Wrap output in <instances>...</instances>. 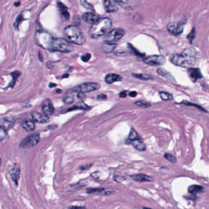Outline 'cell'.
Wrapping results in <instances>:
<instances>
[{"instance_id": "1", "label": "cell", "mask_w": 209, "mask_h": 209, "mask_svg": "<svg viewBox=\"0 0 209 209\" xmlns=\"http://www.w3.org/2000/svg\"><path fill=\"white\" fill-rule=\"evenodd\" d=\"M197 58V53L195 48L192 47L185 49L181 54L172 55L170 58V61L175 66L184 67L191 68L196 63Z\"/></svg>"}, {"instance_id": "2", "label": "cell", "mask_w": 209, "mask_h": 209, "mask_svg": "<svg viewBox=\"0 0 209 209\" xmlns=\"http://www.w3.org/2000/svg\"><path fill=\"white\" fill-rule=\"evenodd\" d=\"M112 27V22L109 18H99L92 25L89 29V35L93 39H96L106 35Z\"/></svg>"}, {"instance_id": "3", "label": "cell", "mask_w": 209, "mask_h": 209, "mask_svg": "<svg viewBox=\"0 0 209 209\" xmlns=\"http://www.w3.org/2000/svg\"><path fill=\"white\" fill-rule=\"evenodd\" d=\"M66 40L72 44L81 45L86 42V38L82 31L76 26H69L64 31Z\"/></svg>"}, {"instance_id": "4", "label": "cell", "mask_w": 209, "mask_h": 209, "mask_svg": "<svg viewBox=\"0 0 209 209\" xmlns=\"http://www.w3.org/2000/svg\"><path fill=\"white\" fill-rule=\"evenodd\" d=\"M49 50L63 53H68L74 50V47L66 39L53 38Z\"/></svg>"}, {"instance_id": "5", "label": "cell", "mask_w": 209, "mask_h": 209, "mask_svg": "<svg viewBox=\"0 0 209 209\" xmlns=\"http://www.w3.org/2000/svg\"><path fill=\"white\" fill-rule=\"evenodd\" d=\"M124 35V30L122 28H116L109 31L104 38V42L114 43L122 39Z\"/></svg>"}, {"instance_id": "6", "label": "cell", "mask_w": 209, "mask_h": 209, "mask_svg": "<svg viewBox=\"0 0 209 209\" xmlns=\"http://www.w3.org/2000/svg\"><path fill=\"white\" fill-rule=\"evenodd\" d=\"M40 139V135L37 133L29 135L21 141L20 147L22 148H31L37 145Z\"/></svg>"}, {"instance_id": "7", "label": "cell", "mask_w": 209, "mask_h": 209, "mask_svg": "<svg viewBox=\"0 0 209 209\" xmlns=\"http://www.w3.org/2000/svg\"><path fill=\"white\" fill-rule=\"evenodd\" d=\"M101 85L96 83H85L74 88L73 89V91L86 93L96 91L99 89Z\"/></svg>"}, {"instance_id": "8", "label": "cell", "mask_w": 209, "mask_h": 209, "mask_svg": "<svg viewBox=\"0 0 209 209\" xmlns=\"http://www.w3.org/2000/svg\"><path fill=\"white\" fill-rule=\"evenodd\" d=\"M185 24L180 21H175L169 23L167 26L168 32L174 36L180 35L184 29Z\"/></svg>"}, {"instance_id": "9", "label": "cell", "mask_w": 209, "mask_h": 209, "mask_svg": "<svg viewBox=\"0 0 209 209\" xmlns=\"http://www.w3.org/2000/svg\"><path fill=\"white\" fill-rule=\"evenodd\" d=\"M144 62L149 66H162L165 64L166 58L162 55H152L146 58Z\"/></svg>"}, {"instance_id": "10", "label": "cell", "mask_w": 209, "mask_h": 209, "mask_svg": "<svg viewBox=\"0 0 209 209\" xmlns=\"http://www.w3.org/2000/svg\"><path fill=\"white\" fill-rule=\"evenodd\" d=\"M122 8L132 10L137 7L140 4V0H112Z\"/></svg>"}, {"instance_id": "11", "label": "cell", "mask_w": 209, "mask_h": 209, "mask_svg": "<svg viewBox=\"0 0 209 209\" xmlns=\"http://www.w3.org/2000/svg\"><path fill=\"white\" fill-rule=\"evenodd\" d=\"M86 193L93 195L109 196L111 195L114 192L110 189H106L104 188H89L86 189Z\"/></svg>"}, {"instance_id": "12", "label": "cell", "mask_w": 209, "mask_h": 209, "mask_svg": "<svg viewBox=\"0 0 209 209\" xmlns=\"http://www.w3.org/2000/svg\"><path fill=\"white\" fill-rule=\"evenodd\" d=\"M188 75L191 80L193 82H196L198 80L203 77V75L200 69L191 67L188 70Z\"/></svg>"}, {"instance_id": "13", "label": "cell", "mask_w": 209, "mask_h": 209, "mask_svg": "<svg viewBox=\"0 0 209 209\" xmlns=\"http://www.w3.org/2000/svg\"><path fill=\"white\" fill-rule=\"evenodd\" d=\"M32 117L34 122L38 124H46L50 121L48 116L45 114H42L37 112H34L32 114Z\"/></svg>"}, {"instance_id": "14", "label": "cell", "mask_w": 209, "mask_h": 209, "mask_svg": "<svg viewBox=\"0 0 209 209\" xmlns=\"http://www.w3.org/2000/svg\"><path fill=\"white\" fill-rule=\"evenodd\" d=\"M11 179L16 185H18V181L20 175V168L18 165H14L9 171Z\"/></svg>"}, {"instance_id": "15", "label": "cell", "mask_w": 209, "mask_h": 209, "mask_svg": "<svg viewBox=\"0 0 209 209\" xmlns=\"http://www.w3.org/2000/svg\"><path fill=\"white\" fill-rule=\"evenodd\" d=\"M42 109L45 114L47 116L52 115L55 111V108L52 102L49 100H45L42 105Z\"/></svg>"}, {"instance_id": "16", "label": "cell", "mask_w": 209, "mask_h": 209, "mask_svg": "<svg viewBox=\"0 0 209 209\" xmlns=\"http://www.w3.org/2000/svg\"><path fill=\"white\" fill-rule=\"evenodd\" d=\"M82 18L86 23L93 25L99 19V16L92 12H86L83 15Z\"/></svg>"}, {"instance_id": "17", "label": "cell", "mask_w": 209, "mask_h": 209, "mask_svg": "<svg viewBox=\"0 0 209 209\" xmlns=\"http://www.w3.org/2000/svg\"><path fill=\"white\" fill-rule=\"evenodd\" d=\"M122 79L123 77L120 75H117L116 74H109L105 77L104 81L108 84H112L114 82H121Z\"/></svg>"}, {"instance_id": "18", "label": "cell", "mask_w": 209, "mask_h": 209, "mask_svg": "<svg viewBox=\"0 0 209 209\" xmlns=\"http://www.w3.org/2000/svg\"><path fill=\"white\" fill-rule=\"evenodd\" d=\"M129 142L138 150L139 151H144L146 149V146L143 141L139 138L136 139L133 141H129Z\"/></svg>"}, {"instance_id": "19", "label": "cell", "mask_w": 209, "mask_h": 209, "mask_svg": "<svg viewBox=\"0 0 209 209\" xmlns=\"http://www.w3.org/2000/svg\"><path fill=\"white\" fill-rule=\"evenodd\" d=\"M131 178L139 182H152L153 180V179L152 177L149 176L146 174H135L131 176Z\"/></svg>"}, {"instance_id": "20", "label": "cell", "mask_w": 209, "mask_h": 209, "mask_svg": "<svg viewBox=\"0 0 209 209\" xmlns=\"http://www.w3.org/2000/svg\"><path fill=\"white\" fill-rule=\"evenodd\" d=\"M21 126L24 130H25L26 131H27L28 132L32 131L36 127L35 122H34V120L33 121L32 120L23 121L21 123Z\"/></svg>"}, {"instance_id": "21", "label": "cell", "mask_w": 209, "mask_h": 209, "mask_svg": "<svg viewBox=\"0 0 209 209\" xmlns=\"http://www.w3.org/2000/svg\"><path fill=\"white\" fill-rule=\"evenodd\" d=\"M104 4L105 10L108 13L114 12L117 10V6L112 2L111 0H104Z\"/></svg>"}, {"instance_id": "22", "label": "cell", "mask_w": 209, "mask_h": 209, "mask_svg": "<svg viewBox=\"0 0 209 209\" xmlns=\"http://www.w3.org/2000/svg\"><path fill=\"white\" fill-rule=\"evenodd\" d=\"M116 47V44L114 43H110L104 42L102 45V49L104 53H111Z\"/></svg>"}, {"instance_id": "23", "label": "cell", "mask_w": 209, "mask_h": 209, "mask_svg": "<svg viewBox=\"0 0 209 209\" xmlns=\"http://www.w3.org/2000/svg\"><path fill=\"white\" fill-rule=\"evenodd\" d=\"M204 188L201 186V185H191L188 187V192L191 194L193 195H196L197 193H202L204 192Z\"/></svg>"}, {"instance_id": "24", "label": "cell", "mask_w": 209, "mask_h": 209, "mask_svg": "<svg viewBox=\"0 0 209 209\" xmlns=\"http://www.w3.org/2000/svg\"><path fill=\"white\" fill-rule=\"evenodd\" d=\"M0 125L5 130H7L13 125V122L8 119H2L0 120Z\"/></svg>"}, {"instance_id": "25", "label": "cell", "mask_w": 209, "mask_h": 209, "mask_svg": "<svg viewBox=\"0 0 209 209\" xmlns=\"http://www.w3.org/2000/svg\"><path fill=\"white\" fill-rule=\"evenodd\" d=\"M58 6L59 8L60 12H61V14L66 18V19H69L70 17V15L69 12L67 10V7H66V6L64 5V4L61 2H58Z\"/></svg>"}, {"instance_id": "26", "label": "cell", "mask_w": 209, "mask_h": 209, "mask_svg": "<svg viewBox=\"0 0 209 209\" xmlns=\"http://www.w3.org/2000/svg\"><path fill=\"white\" fill-rule=\"evenodd\" d=\"M160 98L165 101H171L173 99V96L171 94H169L166 92H161L160 93Z\"/></svg>"}, {"instance_id": "27", "label": "cell", "mask_w": 209, "mask_h": 209, "mask_svg": "<svg viewBox=\"0 0 209 209\" xmlns=\"http://www.w3.org/2000/svg\"><path fill=\"white\" fill-rule=\"evenodd\" d=\"M157 73L160 75H161L162 77H165L166 78H168L169 80L173 78V77L171 76V75L169 72H168L166 70H165V69H163L162 68H160V69H157Z\"/></svg>"}, {"instance_id": "28", "label": "cell", "mask_w": 209, "mask_h": 209, "mask_svg": "<svg viewBox=\"0 0 209 209\" xmlns=\"http://www.w3.org/2000/svg\"><path fill=\"white\" fill-rule=\"evenodd\" d=\"M133 76L138 79L141 80H152L153 79V77H151L149 75L147 74H133Z\"/></svg>"}, {"instance_id": "29", "label": "cell", "mask_w": 209, "mask_h": 209, "mask_svg": "<svg viewBox=\"0 0 209 209\" xmlns=\"http://www.w3.org/2000/svg\"><path fill=\"white\" fill-rule=\"evenodd\" d=\"M63 101L67 104H72L74 102V97L71 94H66L63 97Z\"/></svg>"}, {"instance_id": "30", "label": "cell", "mask_w": 209, "mask_h": 209, "mask_svg": "<svg viewBox=\"0 0 209 209\" xmlns=\"http://www.w3.org/2000/svg\"><path fill=\"white\" fill-rule=\"evenodd\" d=\"M138 138H139V136L138 135L137 132L134 129H131L130 130L128 139L129 140V141H133L136 139H138Z\"/></svg>"}, {"instance_id": "31", "label": "cell", "mask_w": 209, "mask_h": 209, "mask_svg": "<svg viewBox=\"0 0 209 209\" xmlns=\"http://www.w3.org/2000/svg\"><path fill=\"white\" fill-rule=\"evenodd\" d=\"M165 158L168 160L169 162H171V163H176V158L172 154H169V153H166L165 154Z\"/></svg>"}, {"instance_id": "32", "label": "cell", "mask_w": 209, "mask_h": 209, "mask_svg": "<svg viewBox=\"0 0 209 209\" xmlns=\"http://www.w3.org/2000/svg\"><path fill=\"white\" fill-rule=\"evenodd\" d=\"M20 73L19 72H18V71H15V72H13L12 74V77H13V79H12V82L10 83V86H14V85H15V81H16V80H17V78L20 76Z\"/></svg>"}, {"instance_id": "33", "label": "cell", "mask_w": 209, "mask_h": 209, "mask_svg": "<svg viewBox=\"0 0 209 209\" xmlns=\"http://www.w3.org/2000/svg\"><path fill=\"white\" fill-rule=\"evenodd\" d=\"M195 36H196V29H195V28H193L192 31L189 33V34L187 36V38L189 40L190 42L192 43V42L193 41V40L195 37Z\"/></svg>"}, {"instance_id": "34", "label": "cell", "mask_w": 209, "mask_h": 209, "mask_svg": "<svg viewBox=\"0 0 209 209\" xmlns=\"http://www.w3.org/2000/svg\"><path fill=\"white\" fill-rule=\"evenodd\" d=\"M135 104L141 108H147L150 106V104L147 102L144 101H140L136 102Z\"/></svg>"}, {"instance_id": "35", "label": "cell", "mask_w": 209, "mask_h": 209, "mask_svg": "<svg viewBox=\"0 0 209 209\" xmlns=\"http://www.w3.org/2000/svg\"><path fill=\"white\" fill-rule=\"evenodd\" d=\"M23 20V17L22 15H19V16L17 18V19H16V20H15L14 24H13V26H14V27H15L16 29H18V26H19V25H20V23L21 22V21H22Z\"/></svg>"}, {"instance_id": "36", "label": "cell", "mask_w": 209, "mask_h": 209, "mask_svg": "<svg viewBox=\"0 0 209 209\" xmlns=\"http://www.w3.org/2000/svg\"><path fill=\"white\" fill-rule=\"evenodd\" d=\"M6 130L0 125V140H2L6 136Z\"/></svg>"}, {"instance_id": "37", "label": "cell", "mask_w": 209, "mask_h": 209, "mask_svg": "<svg viewBox=\"0 0 209 209\" xmlns=\"http://www.w3.org/2000/svg\"><path fill=\"white\" fill-rule=\"evenodd\" d=\"M181 104H185V105H188V106H196V107H198L200 109H201V110H203L204 111H206L203 108H202L201 106H199V105H197L196 104H192L189 102H187V101H183L182 102H181Z\"/></svg>"}, {"instance_id": "38", "label": "cell", "mask_w": 209, "mask_h": 209, "mask_svg": "<svg viewBox=\"0 0 209 209\" xmlns=\"http://www.w3.org/2000/svg\"><path fill=\"white\" fill-rule=\"evenodd\" d=\"M91 57V54H89V53H86V55H83V56H82V60L83 62H88V61L90 59Z\"/></svg>"}, {"instance_id": "39", "label": "cell", "mask_w": 209, "mask_h": 209, "mask_svg": "<svg viewBox=\"0 0 209 209\" xmlns=\"http://www.w3.org/2000/svg\"><path fill=\"white\" fill-rule=\"evenodd\" d=\"M81 3H82V4L83 6H85L86 8H91V7H93V6L91 5H90L91 4L88 3L86 0H81Z\"/></svg>"}, {"instance_id": "40", "label": "cell", "mask_w": 209, "mask_h": 209, "mask_svg": "<svg viewBox=\"0 0 209 209\" xmlns=\"http://www.w3.org/2000/svg\"><path fill=\"white\" fill-rule=\"evenodd\" d=\"M114 180H115L116 182H122V181L124 180H125V178L123 177H122V176H115V177H114Z\"/></svg>"}, {"instance_id": "41", "label": "cell", "mask_w": 209, "mask_h": 209, "mask_svg": "<svg viewBox=\"0 0 209 209\" xmlns=\"http://www.w3.org/2000/svg\"><path fill=\"white\" fill-rule=\"evenodd\" d=\"M77 97L80 100H83L86 98V96L85 95V93H78Z\"/></svg>"}, {"instance_id": "42", "label": "cell", "mask_w": 209, "mask_h": 209, "mask_svg": "<svg viewBox=\"0 0 209 209\" xmlns=\"http://www.w3.org/2000/svg\"><path fill=\"white\" fill-rule=\"evenodd\" d=\"M97 99H99V100H106L107 99V96L105 95V94H101V95H99L97 97Z\"/></svg>"}, {"instance_id": "43", "label": "cell", "mask_w": 209, "mask_h": 209, "mask_svg": "<svg viewBox=\"0 0 209 209\" xmlns=\"http://www.w3.org/2000/svg\"><path fill=\"white\" fill-rule=\"evenodd\" d=\"M67 209H85V207L82 206H69Z\"/></svg>"}, {"instance_id": "44", "label": "cell", "mask_w": 209, "mask_h": 209, "mask_svg": "<svg viewBox=\"0 0 209 209\" xmlns=\"http://www.w3.org/2000/svg\"><path fill=\"white\" fill-rule=\"evenodd\" d=\"M128 95H129V96H130V97H135L136 96L137 93H136V92H135V91H132V92H130V93H129Z\"/></svg>"}, {"instance_id": "45", "label": "cell", "mask_w": 209, "mask_h": 209, "mask_svg": "<svg viewBox=\"0 0 209 209\" xmlns=\"http://www.w3.org/2000/svg\"><path fill=\"white\" fill-rule=\"evenodd\" d=\"M127 96V94H126V92L125 91H123V92H121L120 94H119V97H121V98H124Z\"/></svg>"}, {"instance_id": "46", "label": "cell", "mask_w": 209, "mask_h": 209, "mask_svg": "<svg viewBox=\"0 0 209 209\" xmlns=\"http://www.w3.org/2000/svg\"><path fill=\"white\" fill-rule=\"evenodd\" d=\"M143 209H152L150 208H148V207H143Z\"/></svg>"}]
</instances>
